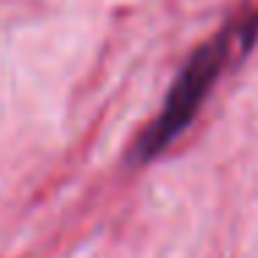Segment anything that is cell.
I'll list each match as a JSON object with an SVG mask.
<instances>
[{"label": "cell", "mask_w": 258, "mask_h": 258, "mask_svg": "<svg viewBox=\"0 0 258 258\" xmlns=\"http://www.w3.org/2000/svg\"><path fill=\"white\" fill-rule=\"evenodd\" d=\"M255 34H258V12H252L244 14L239 23L228 25L222 34H217L211 42H206L203 47H197L191 53V58L183 64L180 75L175 78L164 108L136 139V147L131 153V158L136 164L150 161L164 147L172 145L175 136L200 111L203 100L211 92V86L217 84V78L222 75V70L252 45Z\"/></svg>", "instance_id": "obj_1"}]
</instances>
